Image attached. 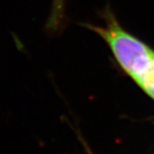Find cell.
Segmentation results:
<instances>
[{"label":"cell","instance_id":"6da1fadb","mask_svg":"<svg viewBox=\"0 0 154 154\" xmlns=\"http://www.w3.org/2000/svg\"><path fill=\"white\" fill-rule=\"evenodd\" d=\"M97 33L110 46L116 60L146 94L154 99V51L126 32L110 11L106 26L85 25Z\"/></svg>","mask_w":154,"mask_h":154},{"label":"cell","instance_id":"7a4b0ae2","mask_svg":"<svg viewBox=\"0 0 154 154\" xmlns=\"http://www.w3.org/2000/svg\"><path fill=\"white\" fill-rule=\"evenodd\" d=\"M64 14L65 0H52L51 14L45 24L46 30L50 32H56L59 30L64 20Z\"/></svg>","mask_w":154,"mask_h":154}]
</instances>
